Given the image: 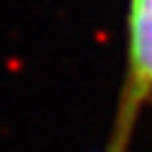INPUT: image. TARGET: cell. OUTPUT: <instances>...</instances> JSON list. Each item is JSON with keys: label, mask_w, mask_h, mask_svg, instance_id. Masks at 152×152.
I'll use <instances>...</instances> for the list:
<instances>
[{"label": "cell", "mask_w": 152, "mask_h": 152, "mask_svg": "<svg viewBox=\"0 0 152 152\" xmlns=\"http://www.w3.org/2000/svg\"><path fill=\"white\" fill-rule=\"evenodd\" d=\"M128 74L103 152H130L140 113L152 108V0H130Z\"/></svg>", "instance_id": "6da1fadb"}]
</instances>
